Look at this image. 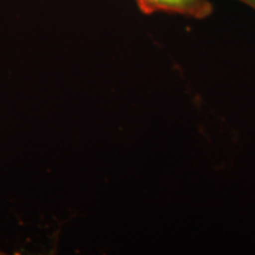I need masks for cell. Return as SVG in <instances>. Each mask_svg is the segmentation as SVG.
Returning <instances> with one entry per match:
<instances>
[{"label":"cell","mask_w":255,"mask_h":255,"mask_svg":"<svg viewBox=\"0 0 255 255\" xmlns=\"http://www.w3.org/2000/svg\"><path fill=\"white\" fill-rule=\"evenodd\" d=\"M143 14L169 13L193 19H206L213 13L209 0H136Z\"/></svg>","instance_id":"cell-1"},{"label":"cell","mask_w":255,"mask_h":255,"mask_svg":"<svg viewBox=\"0 0 255 255\" xmlns=\"http://www.w3.org/2000/svg\"><path fill=\"white\" fill-rule=\"evenodd\" d=\"M238 1H240V2H242V4L250 6L251 8H253L255 11V0H238Z\"/></svg>","instance_id":"cell-2"}]
</instances>
